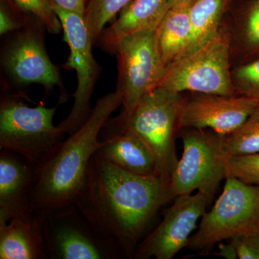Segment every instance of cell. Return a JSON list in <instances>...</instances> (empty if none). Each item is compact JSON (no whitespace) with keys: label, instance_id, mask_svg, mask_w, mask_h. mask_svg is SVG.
I'll use <instances>...</instances> for the list:
<instances>
[{"label":"cell","instance_id":"4dcf8cb0","mask_svg":"<svg viewBox=\"0 0 259 259\" xmlns=\"http://www.w3.org/2000/svg\"><path fill=\"white\" fill-rule=\"evenodd\" d=\"M87 3H88V0H87Z\"/></svg>","mask_w":259,"mask_h":259},{"label":"cell","instance_id":"7a4b0ae2","mask_svg":"<svg viewBox=\"0 0 259 259\" xmlns=\"http://www.w3.org/2000/svg\"><path fill=\"white\" fill-rule=\"evenodd\" d=\"M122 106L117 92L99 99L91 115L74 134L63 141L37 166L31 212H51L75 206L90 161L101 146L100 135L112 112Z\"/></svg>","mask_w":259,"mask_h":259},{"label":"cell","instance_id":"4316f807","mask_svg":"<svg viewBox=\"0 0 259 259\" xmlns=\"http://www.w3.org/2000/svg\"><path fill=\"white\" fill-rule=\"evenodd\" d=\"M30 16L31 15L23 18L18 16L2 2L0 8V34L4 35L18 31L28 23Z\"/></svg>","mask_w":259,"mask_h":259},{"label":"cell","instance_id":"7c38bea8","mask_svg":"<svg viewBox=\"0 0 259 259\" xmlns=\"http://www.w3.org/2000/svg\"><path fill=\"white\" fill-rule=\"evenodd\" d=\"M214 194L197 191L175 197L157 228L139 243L133 258H173L188 245L192 232Z\"/></svg>","mask_w":259,"mask_h":259},{"label":"cell","instance_id":"8fae6325","mask_svg":"<svg viewBox=\"0 0 259 259\" xmlns=\"http://www.w3.org/2000/svg\"><path fill=\"white\" fill-rule=\"evenodd\" d=\"M49 259H120L76 206L40 213Z\"/></svg>","mask_w":259,"mask_h":259},{"label":"cell","instance_id":"8992f818","mask_svg":"<svg viewBox=\"0 0 259 259\" xmlns=\"http://www.w3.org/2000/svg\"><path fill=\"white\" fill-rule=\"evenodd\" d=\"M222 194L201 218L187 248L205 254L214 245L259 231V186L227 177Z\"/></svg>","mask_w":259,"mask_h":259},{"label":"cell","instance_id":"83f0119b","mask_svg":"<svg viewBox=\"0 0 259 259\" xmlns=\"http://www.w3.org/2000/svg\"><path fill=\"white\" fill-rule=\"evenodd\" d=\"M62 9L77 13L84 17L87 0H49Z\"/></svg>","mask_w":259,"mask_h":259},{"label":"cell","instance_id":"d6986e66","mask_svg":"<svg viewBox=\"0 0 259 259\" xmlns=\"http://www.w3.org/2000/svg\"><path fill=\"white\" fill-rule=\"evenodd\" d=\"M229 24L232 68L259 56V0H248Z\"/></svg>","mask_w":259,"mask_h":259},{"label":"cell","instance_id":"f1b7e54d","mask_svg":"<svg viewBox=\"0 0 259 259\" xmlns=\"http://www.w3.org/2000/svg\"><path fill=\"white\" fill-rule=\"evenodd\" d=\"M218 244H219L218 245L219 252L214 253V255H218V256H221L226 259L238 258L236 248L229 241H228L227 243H223V242H221Z\"/></svg>","mask_w":259,"mask_h":259},{"label":"cell","instance_id":"52a82bcc","mask_svg":"<svg viewBox=\"0 0 259 259\" xmlns=\"http://www.w3.org/2000/svg\"><path fill=\"white\" fill-rule=\"evenodd\" d=\"M45 25L30 16L23 28L12 32L2 51V64L5 72L15 85L28 87L40 84L50 93L55 87L60 89L58 105L67 101L60 71L48 55L44 41Z\"/></svg>","mask_w":259,"mask_h":259},{"label":"cell","instance_id":"3957f363","mask_svg":"<svg viewBox=\"0 0 259 259\" xmlns=\"http://www.w3.org/2000/svg\"><path fill=\"white\" fill-rule=\"evenodd\" d=\"M185 95L158 86L144 95L128 114L120 112L105 125L122 127L138 135L156 158L158 175L171 182L176 168V139Z\"/></svg>","mask_w":259,"mask_h":259},{"label":"cell","instance_id":"7402d4cb","mask_svg":"<svg viewBox=\"0 0 259 259\" xmlns=\"http://www.w3.org/2000/svg\"><path fill=\"white\" fill-rule=\"evenodd\" d=\"M133 0H88L84 20L94 45L107 23L115 20Z\"/></svg>","mask_w":259,"mask_h":259},{"label":"cell","instance_id":"484cf974","mask_svg":"<svg viewBox=\"0 0 259 259\" xmlns=\"http://www.w3.org/2000/svg\"><path fill=\"white\" fill-rule=\"evenodd\" d=\"M236 248L238 258L259 259V231L228 240Z\"/></svg>","mask_w":259,"mask_h":259},{"label":"cell","instance_id":"44dd1931","mask_svg":"<svg viewBox=\"0 0 259 259\" xmlns=\"http://www.w3.org/2000/svg\"><path fill=\"white\" fill-rule=\"evenodd\" d=\"M222 150L227 158L259 152V105L236 131L222 136Z\"/></svg>","mask_w":259,"mask_h":259},{"label":"cell","instance_id":"e0dca14e","mask_svg":"<svg viewBox=\"0 0 259 259\" xmlns=\"http://www.w3.org/2000/svg\"><path fill=\"white\" fill-rule=\"evenodd\" d=\"M0 258L49 259L40 214L28 212L0 226Z\"/></svg>","mask_w":259,"mask_h":259},{"label":"cell","instance_id":"9a60e30c","mask_svg":"<svg viewBox=\"0 0 259 259\" xmlns=\"http://www.w3.org/2000/svg\"><path fill=\"white\" fill-rule=\"evenodd\" d=\"M97 154L125 171L144 177L160 176L152 151L138 135L122 127L104 125Z\"/></svg>","mask_w":259,"mask_h":259},{"label":"cell","instance_id":"277c9868","mask_svg":"<svg viewBox=\"0 0 259 259\" xmlns=\"http://www.w3.org/2000/svg\"><path fill=\"white\" fill-rule=\"evenodd\" d=\"M56 107H30L20 95H5L0 102V149L9 150L38 165L65 139L53 122Z\"/></svg>","mask_w":259,"mask_h":259},{"label":"cell","instance_id":"f546056e","mask_svg":"<svg viewBox=\"0 0 259 259\" xmlns=\"http://www.w3.org/2000/svg\"><path fill=\"white\" fill-rule=\"evenodd\" d=\"M196 0H168V10L178 7H190Z\"/></svg>","mask_w":259,"mask_h":259},{"label":"cell","instance_id":"9c48e42d","mask_svg":"<svg viewBox=\"0 0 259 259\" xmlns=\"http://www.w3.org/2000/svg\"><path fill=\"white\" fill-rule=\"evenodd\" d=\"M183 153L172 174V198L194 191L215 193L226 178V160L222 150V136L210 130L182 129Z\"/></svg>","mask_w":259,"mask_h":259},{"label":"cell","instance_id":"5b68a950","mask_svg":"<svg viewBox=\"0 0 259 259\" xmlns=\"http://www.w3.org/2000/svg\"><path fill=\"white\" fill-rule=\"evenodd\" d=\"M231 69V32L223 21L212 39L166 69L159 86L176 93L233 96Z\"/></svg>","mask_w":259,"mask_h":259},{"label":"cell","instance_id":"d4e9b609","mask_svg":"<svg viewBox=\"0 0 259 259\" xmlns=\"http://www.w3.org/2000/svg\"><path fill=\"white\" fill-rule=\"evenodd\" d=\"M15 5L26 14L38 19L48 31L59 34L63 30L62 25L49 0H14Z\"/></svg>","mask_w":259,"mask_h":259},{"label":"cell","instance_id":"6da1fadb","mask_svg":"<svg viewBox=\"0 0 259 259\" xmlns=\"http://www.w3.org/2000/svg\"><path fill=\"white\" fill-rule=\"evenodd\" d=\"M171 199L170 182L163 177L131 173L95 153L75 206L122 258H133L158 210Z\"/></svg>","mask_w":259,"mask_h":259},{"label":"cell","instance_id":"30bf717a","mask_svg":"<svg viewBox=\"0 0 259 259\" xmlns=\"http://www.w3.org/2000/svg\"><path fill=\"white\" fill-rule=\"evenodd\" d=\"M156 30L129 35L116 48L118 75L115 91L122 100V113L132 111L144 95L159 86L166 74Z\"/></svg>","mask_w":259,"mask_h":259},{"label":"cell","instance_id":"4fadbf2b","mask_svg":"<svg viewBox=\"0 0 259 259\" xmlns=\"http://www.w3.org/2000/svg\"><path fill=\"white\" fill-rule=\"evenodd\" d=\"M259 105V100L244 96L192 93L185 96L180 129L210 130L220 136L236 131Z\"/></svg>","mask_w":259,"mask_h":259},{"label":"cell","instance_id":"ffe728a7","mask_svg":"<svg viewBox=\"0 0 259 259\" xmlns=\"http://www.w3.org/2000/svg\"><path fill=\"white\" fill-rule=\"evenodd\" d=\"M231 1L196 0L191 5L190 18L192 25V40L185 56L198 49L218 33L222 26L224 15Z\"/></svg>","mask_w":259,"mask_h":259},{"label":"cell","instance_id":"cb8c5ba5","mask_svg":"<svg viewBox=\"0 0 259 259\" xmlns=\"http://www.w3.org/2000/svg\"><path fill=\"white\" fill-rule=\"evenodd\" d=\"M226 175L248 185L259 186V152L228 158Z\"/></svg>","mask_w":259,"mask_h":259},{"label":"cell","instance_id":"5bb4252c","mask_svg":"<svg viewBox=\"0 0 259 259\" xmlns=\"http://www.w3.org/2000/svg\"><path fill=\"white\" fill-rule=\"evenodd\" d=\"M37 166L18 153L0 149V226L32 212Z\"/></svg>","mask_w":259,"mask_h":259},{"label":"cell","instance_id":"603a6c76","mask_svg":"<svg viewBox=\"0 0 259 259\" xmlns=\"http://www.w3.org/2000/svg\"><path fill=\"white\" fill-rule=\"evenodd\" d=\"M231 80L235 95L259 100V56L233 66Z\"/></svg>","mask_w":259,"mask_h":259},{"label":"cell","instance_id":"ba28073f","mask_svg":"<svg viewBox=\"0 0 259 259\" xmlns=\"http://www.w3.org/2000/svg\"><path fill=\"white\" fill-rule=\"evenodd\" d=\"M50 3L60 19L64 39L70 49L68 61L61 67L74 70L77 79V87L72 95L74 99L72 109L68 117L58 125L65 134L71 136L85 123L91 115L93 110L92 97L100 78L101 66L94 58V44L83 16Z\"/></svg>","mask_w":259,"mask_h":259},{"label":"cell","instance_id":"2e32d148","mask_svg":"<svg viewBox=\"0 0 259 259\" xmlns=\"http://www.w3.org/2000/svg\"><path fill=\"white\" fill-rule=\"evenodd\" d=\"M168 10V0H133L102 30L96 44L110 54L121 40L138 32L156 30Z\"/></svg>","mask_w":259,"mask_h":259},{"label":"cell","instance_id":"ac0fdd59","mask_svg":"<svg viewBox=\"0 0 259 259\" xmlns=\"http://www.w3.org/2000/svg\"><path fill=\"white\" fill-rule=\"evenodd\" d=\"M190 7L170 8L156 30V44L166 69L187 54L192 40Z\"/></svg>","mask_w":259,"mask_h":259}]
</instances>
